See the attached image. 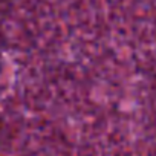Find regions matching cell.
I'll use <instances>...</instances> for the list:
<instances>
[{
	"mask_svg": "<svg viewBox=\"0 0 156 156\" xmlns=\"http://www.w3.org/2000/svg\"><path fill=\"white\" fill-rule=\"evenodd\" d=\"M3 69V61H2V54H0V72H2Z\"/></svg>",
	"mask_w": 156,
	"mask_h": 156,
	"instance_id": "cell-1",
	"label": "cell"
}]
</instances>
